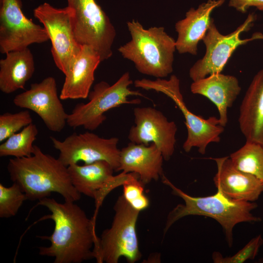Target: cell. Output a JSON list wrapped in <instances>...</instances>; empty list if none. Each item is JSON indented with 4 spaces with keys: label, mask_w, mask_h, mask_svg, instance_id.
<instances>
[{
    "label": "cell",
    "mask_w": 263,
    "mask_h": 263,
    "mask_svg": "<svg viewBox=\"0 0 263 263\" xmlns=\"http://www.w3.org/2000/svg\"><path fill=\"white\" fill-rule=\"evenodd\" d=\"M0 60V90L9 94L23 89L35 71V62L30 50L9 52Z\"/></svg>",
    "instance_id": "7402d4cb"
},
{
    "label": "cell",
    "mask_w": 263,
    "mask_h": 263,
    "mask_svg": "<svg viewBox=\"0 0 263 263\" xmlns=\"http://www.w3.org/2000/svg\"><path fill=\"white\" fill-rule=\"evenodd\" d=\"M256 19L254 13H250L245 20L234 31L227 34H221L212 18L209 26L202 39L206 47L204 56L191 67L189 75L193 81L210 75L221 73L229 58L239 46L257 39H263V34L254 33L247 38L242 39V33L250 29Z\"/></svg>",
    "instance_id": "ba28073f"
},
{
    "label": "cell",
    "mask_w": 263,
    "mask_h": 263,
    "mask_svg": "<svg viewBox=\"0 0 263 263\" xmlns=\"http://www.w3.org/2000/svg\"><path fill=\"white\" fill-rule=\"evenodd\" d=\"M42 206L51 214L38 221L52 220L55 224L50 236H38L49 240V246L38 247L39 254L54 258V263H81L94 259L93 248L99 241L95 231L96 220L89 219L85 211L73 202H57L46 197L38 200L33 208Z\"/></svg>",
    "instance_id": "6da1fadb"
},
{
    "label": "cell",
    "mask_w": 263,
    "mask_h": 263,
    "mask_svg": "<svg viewBox=\"0 0 263 263\" xmlns=\"http://www.w3.org/2000/svg\"><path fill=\"white\" fill-rule=\"evenodd\" d=\"M74 14L75 34L81 46L92 47L101 61L112 56L116 32L109 17L95 0H67Z\"/></svg>",
    "instance_id": "9c48e42d"
},
{
    "label": "cell",
    "mask_w": 263,
    "mask_h": 263,
    "mask_svg": "<svg viewBox=\"0 0 263 263\" xmlns=\"http://www.w3.org/2000/svg\"><path fill=\"white\" fill-rule=\"evenodd\" d=\"M134 86L146 90H154L161 93L171 98L183 113L185 119L188 136L183 145L185 152H189L192 148L205 154L207 148L212 142L218 143L224 127L220 125L219 118L210 116L207 119L196 115L190 111L184 101L180 89V81L175 75L169 80L158 78L155 80L143 78L134 82Z\"/></svg>",
    "instance_id": "52a82bcc"
},
{
    "label": "cell",
    "mask_w": 263,
    "mask_h": 263,
    "mask_svg": "<svg viewBox=\"0 0 263 263\" xmlns=\"http://www.w3.org/2000/svg\"><path fill=\"white\" fill-rule=\"evenodd\" d=\"M68 170L75 189L80 194L94 200L95 210L93 217L95 220L98 210L107 195L115 188L122 186L132 174V172L121 171L114 176L113 169L105 161L83 165L72 164L68 167Z\"/></svg>",
    "instance_id": "4fadbf2b"
},
{
    "label": "cell",
    "mask_w": 263,
    "mask_h": 263,
    "mask_svg": "<svg viewBox=\"0 0 263 263\" xmlns=\"http://www.w3.org/2000/svg\"><path fill=\"white\" fill-rule=\"evenodd\" d=\"M57 94L56 79L48 76L30 88L17 94L13 103L17 107L30 110L37 114L50 131L59 132L66 124L67 114Z\"/></svg>",
    "instance_id": "9a60e30c"
},
{
    "label": "cell",
    "mask_w": 263,
    "mask_h": 263,
    "mask_svg": "<svg viewBox=\"0 0 263 263\" xmlns=\"http://www.w3.org/2000/svg\"><path fill=\"white\" fill-rule=\"evenodd\" d=\"M229 157L236 168L252 174L263 184V147L246 141Z\"/></svg>",
    "instance_id": "cb8c5ba5"
},
{
    "label": "cell",
    "mask_w": 263,
    "mask_h": 263,
    "mask_svg": "<svg viewBox=\"0 0 263 263\" xmlns=\"http://www.w3.org/2000/svg\"><path fill=\"white\" fill-rule=\"evenodd\" d=\"M238 121L246 141L263 147V68L254 75L244 95Z\"/></svg>",
    "instance_id": "ffe728a7"
},
{
    "label": "cell",
    "mask_w": 263,
    "mask_h": 263,
    "mask_svg": "<svg viewBox=\"0 0 263 263\" xmlns=\"http://www.w3.org/2000/svg\"><path fill=\"white\" fill-rule=\"evenodd\" d=\"M33 14L46 30L55 63L65 75L82 46L75 38L72 10L68 6L57 8L44 2L34 9Z\"/></svg>",
    "instance_id": "30bf717a"
},
{
    "label": "cell",
    "mask_w": 263,
    "mask_h": 263,
    "mask_svg": "<svg viewBox=\"0 0 263 263\" xmlns=\"http://www.w3.org/2000/svg\"><path fill=\"white\" fill-rule=\"evenodd\" d=\"M101 61L92 47L83 45L65 75L59 95L61 100L85 99L94 80V72Z\"/></svg>",
    "instance_id": "d6986e66"
},
{
    "label": "cell",
    "mask_w": 263,
    "mask_h": 263,
    "mask_svg": "<svg viewBox=\"0 0 263 263\" xmlns=\"http://www.w3.org/2000/svg\"><path fill=\"white\" fill-rule=\"evenodd\" d=\"M33 123L28 110L12 113H5L0 115V142L1 143L14 133Z\"/></svg>",
    "instance_id": "4316f807"
},
{
    "label": "cell",
    "mask_w": 263,
    "mask_h": 263,
    "mask_svg": "<svg viewBox=\"0 0 263 263\" xmlns=\"http://www.w3.org/2000/svg\"><path fill=\"white\" fill-rule=\"evenodd\" d=\"M7 169L10 179L19 185L27 200H39L52 192L61 195L65 201L75 202L81 198L72 183L68 167L37 145L31 156L10 159Z\"/></svg>",
    "instance_id": "7a4b0ae2"
},
{
    "label": "cell",
    "mask_w": 263,
    "mask_h": 263,
    "mask_svg": "<svg viewBox=\"0 0 263 263\" xmlns=\"http://www.w3.org/2000/svg\"><path fill=\"white\" fill-rule=\"evenodd\" d=\"M113 209L111 227L103 231L93 248L94 259L98 263H117L123 257L134 263L142 257L136 229L140 212L130 206L123 194L117 199Z\"/></svg>",
    "instance_id": "5b68a950"
},
{
    "label": "cell",
    "mask_w": 263,
    "mask_h": 263,
    "mask_svg": "<svg viewBox=\"0 0 263 263\" xmlns=\"http://www.w3.org/2000/svg\"><path fill=\"white\" fill-rule=\"evenodd\" d=\"M162 181L172 190L173 195L182 198L184 204H179L168 214L165 227V235L177 221L190 215L204 216L216 220L223 230L229 247L233 243V229L241 223H255L262 221L261 217L252 211L258 207L255 202L236 201L225 196L217 188L215 194L205 197H194L174 186L164 174Z\"/></svg>",
    "instance_id": "3957f363"
},
{
    "label": "cell",
    "mask_w": 263,
    "mask_h": 263,
    "mask_svg": "<svg viewBox=\"0 0 263 263\" xmlns=\"http://www.w3.org/2000/svg\"><path fill=\"white\" fill-rule=\"evenodd\" d=\"M145 186L138 174L134 172H132L131 177L122 186L125 199L133 208L139 212L150 205L149 199L144 193Z\"/></svg>",
    "instance_id": "484cf974"
},
{
    "label": "cell",
    "mask_w": 263,
    "mask_h": 263,
    "mask_svg": "<svg viewBox=\"0 0 263 263\" xmlns=\"http://www.w3.org/2000/svg\"><path fill=\"white\" fill-rule=\"evenodd\" d=\"M224 2L225 0H208L196 9L191 8L186 13L185 18L175 23L177 33L176 49L179 54H197L198 43L209 26L212 11Z\"/></svg>",
    "instance_id": "e0dca14e"
},
{
    "label": "cell",
    "mask_w": 263,
    "mask_h": 263,
    "mask_svg": "<svg viewBox=\"0 0 263 263\" xmlns=\"http://www.w3.org/2000/svg\"><path fill=\"white\" fill-rule=\"evenodd\" d=\"M131 39L120 46L122 57L132 61L144 75L162 78L173 71L175 40L163 27L145 29L138 21L127 22Z\"/></svg>",
    "instance_id": "277c9868"
},
{
    "label": "cell",
    "mask_w": 263,
    "mask_h": 263,
    "mask_svg": "<svg viewBox=\"0 0 263 263\" xmlns=\"http://www.w3.org/2000/svg\"><path fill=\"white\" fill-rule=\"evenodd\" d=\"M228 5L242 13L246 12L251 7L263 11V0H229Z\"/></svg>",
    "instance_id": "f1b7e54d"
},
{
    "label": "cell",
    "mask_w": 263,
    "mask_h": 263,
    "mask_svg": "<svg viewBox=\"0 0 263 263\" xmlns=\"http://www.w3.org/2000/svg\"><path fill=\"white\" fill-rule=\"evenodd\" d=\"M27 200L18 184L14 183L6 187L0 184V217L9 218L15 216L23 202Z\"/></svg>",
    "instance_id": "d4e9b609"
},
{
    "label": "cell",
    "mask_w": 263,
    "mask_h": 263,
    "mask_svg": "<svg viewBox=\"0 0 263 263\" xmlns=\"http://www.w3.org/2000/svg\"><path fill=\"white\" fill-rule=\"evenodd\" d=\"M50 139L54 147L59 151L58 158L67 167L83 162L84 164L105 161L117 171L120 150L117 148V137L104 138L90 132L74 133L64 140L53 136Z\"/></svg>",
    "instance_id": "8fae6325"
},
{
    "label": "cell",
    "mask_w": 263,
    "mask_h": 263,
    "mask_svg": "<svg viewBox=\"0 0 263 263\" xmlns=\"http://www.w3.org/2000/svg\"><path fill=\"white\" fill-rule=\"evenodd\" d=\"M21 0H1L0 52L19 51L50 40L43 26L35 23L22 11Z\"/></svg>",
    "instance_id": "7c38bea8"
},
{
    "label": "cell",
    "mask_w": 263,
    "mask_h": 263,
    "mask_svg": "<svg viewBox=\"0 0 263 263\" xmlns=\"http://www.w3.org/2000/svg\"><path fill=\"white\" fill-rule=\"evenodd\" d=\"M164 160L154 144L146 145L131 142L120 150L117 171L136 173L146 185L152 180L157 181L164 174Z\"/></svg>",
    "instance_id": "ac0fdd59"
},
{
    "label": "cell",
    "mask_w": 263,
    "mask_h": 263,
    "mask_svg": "<svg viewBox=\"0 0 263 263\" xmlns=\"http://www.w3.org/2000/svg\"><path fill=\"white\" fill-rule=\"evenodd\" d=\"M212 159L217 167L214 183L225 196L236 201L258 200L263 192V184L258 179L236 168L229 156Z\"/></svg>",
    "instance_id": "2e32d148"
},
{
    "label": "cell",
    "mask_w": 263,
    "mask_h": 263,
    "mask_svg": "<svg viewBox=\"0 0 263 263\" xmlns=\"http://www.w3.org/2000/svg\"><path fill=\"white\" fill-rule=\"evenodd\" d=\"M135 125L131 128L128 138L131 142L149 145L154 144L164 160H169L175 150L177 126L160 111L150 107L133 110Z\"/></svg>",
    "instance_id": "5bb4252c"
},
{
    "label": "cell",
    "mask_w": 263,
    "mask_h": 263,
    "mask_svg": "<svg viewBox=\"0 0 263 263\" xmlns=\"http://www.w3.org/2000/svg\"><path fill=\"white\" fill-rule=\"evenodd\" d=\"M38 132L37 126L32 123L13 134L0 145V156L22 158L31 156Z\"/></svg>",
    "instance_id": "603a6c76"
},
{
    "label": "cell",
    "mask_w": 263,
    "mask_h": 263,
    "mask_svg": "<svg viewBox=\"0 0 263 263\" xmlns=\"http://www.w3.org/2000/svg\"><path fill=\"white\" fill-rule=\"evenodd\" d=\"M132 83L128 72L112 85L104 81L97 83L89 93L88 102L76 104L68 114L67 124L73 129L83 127L89 131H94L105 121V113L108 111L124 104H140L138 98H128L131 95L146 97L138 91L130 89Z\"/></svg>",
    "instance_id": "8992f818"
},
{
    "label": "cell",
    "mask_w": 263,
    "mask_h": 263,
    "mask_svg": "<svg viewBox=\"0 0 263 263\" xmlns=\"http://www.w3.org/2000/svg\"><path fill=\"white\" fill-rule=\"evenodd\" d=\"M190 91L207 98L216 105L220 125L225 127L228 121L227 110L232 106L241 88L236 77L220 73L193 81Z\"/></svg>",
    "instance_id": "44dd1931"
},
{
    "label": "cell",
    "mask_w": 263,
    "mask_h": 263,
    "mask_svg": "<svg viewBox=\"0 0 263 263\" xmlns=\"http://www.w3.org/2000/svg\"><path fill=\"white\" fill-rule=\"evenodd\" d=\"M263 244V238L259 234L233 256L224 257L220 252L215 251L212 254V259L214 263H243L248 260L254 259Z\"/></svg>",
    "instance_id": "83f0119b"
}]
</instances>
